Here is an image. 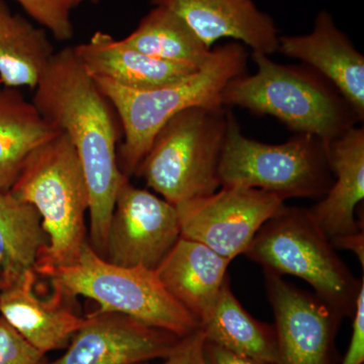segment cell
<instances>
[{"label": "cell", "mask_w": 364, "mask_h": 364, "mask_svg": "<svg viewBox=\"0 0 364 364\" xmlns=\"http://www.w3.org/2000/svg\"><path fill=\"white\" fill-rule=\"evenodd\" d=\"M9 191L38 210L49 238L36 265L37 274L47 277L74 264L87 242L85 217L90 193L70 139L60 132L33 151Z\"/></svg>", "instance_id": "obj_4"}, {"label": "cell", "mask_w": 364, "mask_h": 364, "mask_svg": "<svg viewBox=\"0 0 364 364\" xmlns=\"http://www.w3.org/2000/svg\"><path fill=\"white\" fill-rule=\"evenodd\" d=\"M244 254L263 269L305 280L342 318L353 316L363 277H354L308 208L284 205Z\"/></svg>", "instance_id": "obj_6"}, {"label": "cell", "mask_w": 364, "mask_h": 364, "mask_svg": "<svg viewBox=\"0 0 364 364\" xmlns=\"http://www.w3.org/2000/svg\"><path fill=\"white\" fill-rule=\"evenodd\" d=\"M205 336L202 329L181 339L176 349L158 364H205ZM139 364H152L143 363Z\"/></svg>", "instance_id": "obj_26"}, {"label": "cell", "mask_w": 364, "mask_h": 364, "mask_svg": "<svg viewBox=\"0 0 364 364\" xmlns=\"http://www.w3.org/2000/svg\"><path fill=\"white\" fill-rule=\"evenodd\" d=\"M284 205L282 198L262 189L221 186L176 207L181 237L232 261L246 252L260 228Z\"/></svg>", "instance_id": "obj_9"}, {"label": "cell", "mask_w": 364, "mask_h": 364, "mask_svg": "<svg viewBox=\"0 0 364 364\" xmlns=\"http://www.w3.org/2000/svg\"><path fill=\"white\" fill-rule=\"evenodd\" d=\"M181 236L176 205L124 179L114 202L105 259L156 269Z\"/></svg>", "instance_id": "obj_10"}, {"label": "cell", "mask_w": 364, "mask_h": 364, "mask_svg": "<svg viewBox=\"0 0 364 364\" xmlns=\"http://www.w3.org/2000/svg\"><path fill=\"white\" fill-rule=\"evenodd\" d=\"M247 60L245 46L232 41L213 49L198 71L153 90H131L109 79L92 77L122 126L124 141L117 160L124 176H135L157 132L172 117L191 107L221 105L223 90L232 79L246 73Z\"/></svg>", "instance_id": "obj_2"}, {"label": "cell", "mask_w": 364, "mask_h": 364, "mask_svg": "<svg viewBox=\"0 0 364 364\" xmlns=\"http://www.w3.org/2000/svg\"><path fill=\"white\" fill-rule=\"evenodd\" d=\"M222 186L262 189L282 200H321L331 188L333 176L327 145L318 136L296 134L282 144L248 138L231 111L220 160Z\"/></svg>", "instance_id": "obj_7"}, {"label": "cell", "mask_w": 364, "mask_h": 364, "mask_svg": "<svg viewBox=\"0 0 364 364\" xmlns=\"http://www.w3.org/2000/svg\"><path fill=\"white\" fill-rule=\"evenodd\" d=\"M352 334L341 364L364 363V286L359 291L354 310Z\"/></svg>", "instance_id": "obj_27"}, {"label": "cell", "mask_w": 364, "mask_h": 364, "mask_svg": "<svg viewBox=\"0 0 364 364\" xmlns=\"http://www.w3.org/2000/svg\"><path fill=\"white\" fill-rule=\"evenodd\" d=\"M252 60L257 72L232 79L223 90L225 107L272 116L326 145L360 123L338 90L310 67L284 65L260 53H252Z\"/></svg>", "instance_id": "obj_3"}, {"label": "cell", "mask_w": 364, "mask_h": 364, "mask_svg": "<svg viewBox=\"0 0 364 364\" xmlns=\"http://www.w3.org/2000/svg\"><path fill=\"white\" fill-rule=\"evenodd\" d=\"M46 279L70 298L97 301L98 312L124 314L181 338L200 329L198 321L167 291L155 269L114 264L100 257L88 242L74 264Z\"/></svg>", "instance_id": "obj_8"}, {"label": "cell", "mask_w": 364, "mask_h": 364, "mask_svg": "<svg viewBox=\"0 0 364 364\" xmlns=\"http://www.w3.org/2000/svg\"><path fill=\"white\" fill-rule=\"evenodd\" d=\"M200 329L205 339L241 355L268 364L277 363L274 325L253 318L232 291L229 274L224 280L212 315Z\"/></svg>", "instance_id": "obj_22"}, {"label": "cell", "mask_w": 364, "mask_h": 364, "mask_svg": "<svg viewBox=\"0 0 364 364\" xmlns=\"http://www.w3.org/2000/svg\"><path fill=\"white\" fill-rule=\"evenodd\" d=\"M59 133L18 88H0V191H9L28 156Z\"/></svg>", "instance_id": "obj_19"}, {"label": "cell", "mask_w": 364, "mask_h": 364, "mask_svg": "<svg viewBox=\"0 0 364 364\" xmlns=\"http://www.w3.org/2000/svg\"><path fill=\"white\" fill-rule=\"evenodd\" d=\"M228 112L222 105L196 107L172 117L157 132L135 176L173 205L215 193L222 186Z\"/></svg>", "instance_id": "obj_5"}, {"label": "cell", "mask_w": 364, "mask_h": 364, "mask_svg": "<svg viewBox=\"0 0 364 364\" xmlns=\"http://www.w3.org/2000/svg\"><path fill=\"white\" fill-rule=\"evenodd\" d=\"M48 244L38 210L11 191H0V291L35 270Z\"/></svg>", "instance_id": "obj_20"}, {"label": "cell", "mask_w": 364, "mask_h": 364, "mask_svg": "<svg viewBox=\"0 0 364 364\" xmlns=\"http://www.w3.org/2000/svg\"><path fill=\"white\" fill-rule=\"evenodd\" d=\"M277 333L275 364H332L342 318L314 293L263 269Z\"/></svg>", "instance_id": "obj_11"}, {"label": "cell", "mask_w": 364, "mask_h": 364, "mask_svg": "<svg viewBox=\"0 0 364 364\" xmlns=\"http://www.w3.org/2000/svg\"><path fill=\"white\" fill-rule=\"evenodd\" d=\"M205 364H268L228 350L207 339L205 343Z\"/></svg>", "instance_id": "obj_28"}, {"label": "cell", "mask_w": 364, "mask_h": 364, "mask_svg": "<svg viewBox=\"0 0 364 364\" xmlns=\"http://www.w3.org/2000/svg\"><path fill=\"white\" fill-rule=\"evenodd\" d=\"M0 364H51L47 353L26 341L0 316Z\"/></svg>", "instance_id": "obj_25"}, {"label": "cell", "mask_w": 364, "mask_h": 364, "mask_svg": "<svg viewBox=\"0 0 364 364\" xmlns=\"http://www.w3.org/2000/svg\"><path fill=\"white\" fill-rule=\"evenodd\" d=\"M181 337L124 314L95 312L51 364H139L164 359Z\"/></svg>", "instance_id": "obj_12"}, {"label": "cell", "mask_w": 364, "mask_h": 364, "mask_svg": "<svg viewBox=\"0 0 364 364\" xmlns=\"http://www.w3.org/2000/svg\"><path fill=\"white\" fill-rule=\"evenodd\" d=\"M230 263L208 246L181 236L155 272L167 291L202 326L215 310Z\"/></svg>", "instance_id": "obj_17"}, {"label": "cell", "mask_w": 364, "mask_h": 364, "mask_svg": "<svg viewBox=\"0 0 364 364\" xmlns=\"http://www.w3.org/2000/svg\"><path fill=\"white\" fill-rule=\"evenodd\" d=\"M54 54L47 31L11 13L0 0V83L35 90Z\"/></svg>", "instance_id": "obj_21"}, {"label": "cell", "mask_w": 364, "mask_h": 364, "mask_svg": "<svg viewBox=\"0 0 364 364\" xmlns=\"http://www.w3.org/2000/svg\"><path fill=\"white\" fill-rule=\"evenodd\" d=\"M73 49L92 77L109 79L131 90L170 85L200 69L153 58L100 31Z\"/></svg>", "instance_id": "obj_18"}, {"label": "cell", "mask_w": 364, "mask_h": 364, "mask_svg": "<svg viewBox=\"0 0 364 364\" xmlns=\"http://www.w3.org/2000/svg\"><path fill=\"white\" fill-rule=\"evenodd\" d=\"M122 40L153 58L195 68L208 61L213 50L178 16L162 6L153 7L135 30Z\"/></svg>", "instance_id": "obj_23"}, {"label": "cell", "mask_w": 364, "mask_h": 364, "mask_svg": "<svg viewBox=\"0 0 364 364\" xmlns=\"http://www.w3.org/2000/svg\"><path fill=\"white\" fill-rule=\"evenodd\" d=\"M18 2L33 21L46 31L52 33L55 39L66 42L74 35L71 16L81 4L85 2L97 4L100 0H14Z\"/></svg>", "instance_id": "obj_24"}, {"label": "cell", "mask_w": 364, "mask_h": 364, "mask_svg": "<svg viewBox=\"0 0 364 364\" xmlns=\"http://www.w3.org/2000/svg\"><path fill=\"white\" fill-rule=\"evenodd\" d=\"M277 51L299 60L329 81L363 123L364 56L337 26L329 11H318L308 35L279 37Z\"/></svg>", "instance_id": "obj_13"}, {"label": "cell", "mask_w": 364, "mask_h": 364, "mask_svg": "<svg viewBox=\"0 0 364 364\" xmlns=\"http://www.w3.org/2000/svg\"><path fill=\"white\" fill-rule=\"evenodd\" d=\"M39 275L35 270L9 289L0 291V316L39 350L67 348L86 317L73 308L74 299L56 287L52 296L41 299L36 293Z\"/></svg>", "instance_id": "obj_15"}, {"label": "cell", "mask_w": 364, "mask_h": 364, "mask_svg": "<svg viewBox=\"0 0 364 364\" xmlns=\"http://www.w3.org/2000/svg\"><path fill=\"white\" fill-rule=\"evenodd\" d=\"M334 182L309 213L332 240L363 230L355 217L364 198V129L354 127L327 145Z\"/></svg>", "instance_id": "obj_16"}, {"label": "cell", "mask_w": 364, "mask_h": 364, "mask_svg": "<svg viewBox=\"0 0 364 364\" xmlns=\"http://www.w3.org/2000/svg\"><path fill=\"white\" fill-rule=\"evenodd\" d=\"M332 245L335 249H344L355 254L356 257L364 267V232L363 230L358 233L345 235V236L337 237L332 239Z\"/></svg>", "instance_id": "obj_29"}, {"label": "cell", "mask_w": 364, "mask_h": 364, "mask_svg": "<svg viewBox=\"0 0 364 364\" xmlns=\"http://www.w3.org/2000/svg\"><path fill=\"white\" fill-rule=\"evenodd\" d=\"M151 4L178 16L208 49L222 39L268 56L279 49L274 21L253 0H151Z\"/></svg>", "instance_id": "obj_14"}, {"label": "cell", "mask_w": 364, "mask_h": 364, "mask_svg": "<svg viewBox=\"0 0 364 364\" xmlns=\"http://www.w3.org/2000/svg\"><path fill=\"white\" fill-rule=\"evenodd\" d=\"M32 102L49 123L65 134L77 152L90 193L91 248L107 257L117 193L126 178L117 145L122 130L114 107L86 71L73 47L55 52Z\"/></svg>", "instance_id": "obj_1"}]
</instances>
